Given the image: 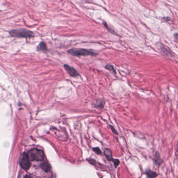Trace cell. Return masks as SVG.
Returning a JSON list of instances; mask_svg holds the SVG:
<instances>
[{
    "label": "cell",
    "mask_w": 178,
    "mask_h": 178,
    "mask_svg": "<svg viewBox=\"0 0 178 178\" xmlns=\"http://www.w3.org/2000/svg\"><path fill=\"white\" fill-rule=\"evenodd\" d=\"M10 35L13 37L17 38H32L34 37L33 31L25 29H14L9 31Z\"/></svg>",
    "instance_id": "obj_1"
},
{
    "label": "cell",
    "mask_w": 178,
    "mask_h": 178,
    "mask_svg": "<svg viewBox=\"0 0 178 178\" xmlns=\"http://www.w3.org/2000/svg\"><path fill=\"white\" fill-rule=\"evenodd\" d=\"M67 52L73 56L76 57L80 56H95L97 55V53H95L91 50H86V49H71L67 51Z\"/></svg>",
    "instance_id": "obj_2"
},
{
    "label": "cell",
    "mask_w": 178,
    "mask_h": 178,
    "mask_svg": "<svg viewBox=\"0 0 178 178\" xmlns=\"http://www.w3.org/2000/svg\"><path fill=\"white\" fill-rule=\"evenodd\" d=\"M27 156L30 161H42L44 158V153L41 150L33 149L29 151Z\"/></svg>",
    "instance_id": "obj_3"
},
{
    "label": "cell",
    "mask_w": 178,
    "mask_h": 178,
    "mask_svg": "<svg viewBox=\"0 0 178 178\" xmlns=\"http://www.w3.org/2000/svg\"><path fill=\"white\" fill-rule=\"evenodd\" d=\"M20 166L23 169L26 170L30 168L31 166V163L30 160L27 156V154H24L23 155L22 159L20 161Z\"/></svg>",
    "instance_id": "obj_4"
},
{
    "label": "cell",
    "mask_w": 178,
    "mask_h": 178,
    "mask_svg": "<svg viewBox=\"0 0 178 178\" xmlns=\"http://www.w3.org/2000/svg\"><path fill=\"white\" fill-rule=\"evenodd\" d=\"M64 67L66 71V72L69 73V74L72 76V77H77L79 75V73L73 67H71L69 66V65L65 64L64 65Z\"/></svg>",
    "instance_id": "obj_5"
},
{
    "label": "cell",
    "mask_w": 178,
    "mask_h": 178,
    "mask_svg": "<svg viewBox=\"0 0 178 178\" xmlns=\"http://www.w3.org/2000/svg\"><path fill=\"white\" fill-rule=\"evenodd\" d=\"M154 161L155 163L157 165H158V166H159L163 162V161L161 159L160 155L158 153V152H156V153L154 156Z\"/></svg>",
    "instance_id": "obj_6"
},
{
    "label": "cell",
    "mask_w": 178,
    "mask_h": 178,
    "mask_svg": "<svg viewBox=\"0 0 178 178\" xmlns=\"http://www.w3.org/2000/svg\"><path fill=\"white\" fill-rule=\"evenodd\" d=\"M37 50L38 51L46 52L48 50L46 44L44 42H41L37 47Z\"/></svg>",
    "instance_id": "obj_7"
},
{
    "label": "cell",
    "mask_w": 178,
    "mask_h": 178,
    "mask_svg": "<svg viewBox=\"0 0 178 178\" xmlns=\"http://www.w3.org/2000/svg\"><path fill=\"white\" fill-rule=\"evenodd\" d=\"M103 153H104V155H105V156L106 157L107 159L109 161H112L113 158L112 157L111 151L109 149H108V148H105V149H104V150Z\"/></svg>",
    "instance_id": "obj_8"
},
{
    "label": "cell",
    "mask_w": 178,
    "mask_h": 178,
    "mask_svg": "<svg viewBox=\"0 0 178 178\" xmlns=\"http://www.w3.org/2000/svg\"><path fill=\"white\" fill-rule=\"evenodd\" d=\"M145 174L149 177H156L158 176L157 173L150 170H147L145 171Z\"/></svg>",
    "instance_id": "obj_9"
},
{
    "label": "cell",
    "mask_w": 178,
    "mask_h": 178,
    "mask_svg": "<svg viewBox=\"0 0 178 178\" xmlns=\"http://www.w3.org/2000/svg\"><path fill=\"white\" fill-rule=\"evenodd\" d=\"M41 168L43 169L45 172H48L50 170L51 167L50 164L48 162H45L41 166Z\"/></svg>",
    "instance_id": "obj_10"
},
{
    "label": "cell",
    "mask_w": 178,
    "mask_h": 178,
    "mask_svg": "<svg viewBox=\"0 0 178 178\" xmlns=\"http://www.w3.org/2000/svg\"><path fill=\"white\" fill-rule=\"evenodd\" d=\"M104 104V102L102 100H99L98 102L95 103L93 107L98 109H101V108H103Z\"/></svg>",
    "instance_id": "obj_11"
},
{
    "label": "cell",
    "mask_w": 178,
    "mask_h": 178,
    "mask_svg": "<svg viewBox=\"0 0 178 178\" xmlns=\"http://www.w3.org/2000/svg\"><path fill=\"white\" fill-rule=\"evenodd\" d=\"M105 68L107 70H108L109 71L112 72V73H113L114 74H116V70H115L114 68L113 67V66L112 65H107L106 66H105Z\"/></svg>",
    "instance_id": "obj_12"
},
{
    "label": "cell",
    "mask_w": 178,
    "mask_h": 178,
    "mask_svg": "<svg viewBox=\"0 0 178 178\" xmlns=\"http://www.w3.org/2000/svg\"><path fill=\"white\" fill-rule=\"evenodd\" d=\"M103 24L104 25V26H105V27H106V28L107 29V30H108L109 31H110V33H111L112 34H116V33L114 32V31L112 29H111V28H110L109 27V26H108V25L107 24V23H106L105 22H103ZM115 35H116V34H115Z\"/></svg>",
    "instance_id": "obj_13"
},
{
    "label": "cell",
    "mask_w": 178,
    "mask_h": 178,
    "mask_svg": "<svg viewBox=\"0 0 178 178\" xmlns=\"http://www.w3.org/2000/svg\"><path fill=\"white\" fill-rule=\"evenodd\" d=\"M92 150L94 152H95L96 154H98V155H100L102 154V152H101V150H100V149L99 148V147H95V148H92Z\"/></svg>",
    "instance_id": "obj_14"
},
{
    "label": "cell",
    "mask_w": 178,
    "mask_h": 178,
    "mask_svg": "<svg viewBox=\"0 0 178 178\" xmlns=\"http://www.w3.org/2000/svg\"><path fill=\"white\" fill-rule=\"evenodd\" d=\"M113 163H114V167H115V168H117V167L119 166V163H120V161L119 159H113V160H112Z\"/></svg>",
    "instance_id": "obj_15"
},
{
    "label": "cell",
    "mask_w": 178,
    "mask_h": 178,
    "mask_svg": "<svg viewBox=\"0 0 178 178\" xmlns=\"http://www.w3.org/2000/svg\"><path fill=\"white\" fill-rule=\"evenodd\" d=\"M88 161V162L90 163H91V165H95V164L96 163V161L95 160H93V159H91V158H90V159H87Z\"/></svg>",
    "instance_id": "obj_16"
},
{
    "label": "cell",
    "mask_w": 178,
    "mask_h": 178,
    "mask_svg": "<svg viewBox=\"0 0 178 178\" xmlns=\"http://www.w3.org/2000/svg\"><path fill=\"white\" fill-rule=\"evenodd\" d=\"M109 127H110V128H111V129L112 130V132H113V133H114L115 134H117V135H118V133H117V131L114 129V128H113V127L112 126V125H109Z\"/></svg>",
    "instance_id": "obj_17"
}]
</instances>
